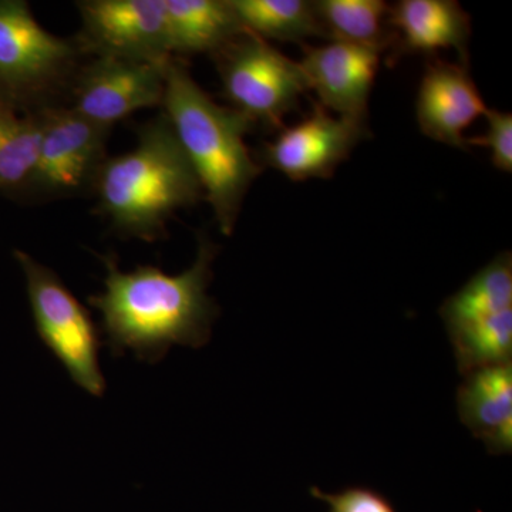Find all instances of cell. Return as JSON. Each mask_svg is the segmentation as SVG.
Masks as SVG:
<instances>
[{"label":"cell","instance_id":"1","mask_svg":"<svg viewBox=\"0 0 512 512\" xmlns=\"http://www.w3.org/2000/svg\"><path fill=\"white\" fill-rule=\"evenodd\" d=\"M217 245L201 237L197 258L180 275L153 265L121 272L116 259L104 258V292L89 303L101 313V329L113 356L133 350L137 359L158 363L173 345L200 349L210 342L220 308L208 295Z\"/></svg>","mask_w":512,"mask_h":512},{"label":"cell","instance_id":"2","mask_svg":"<svg viewBox=\"0 0 512 512\" xmlns=\"http://www.w3.org/2000/svg\"><path fill=\"white\" fill-rule=\"evenodd\" d=\"M163 107L222 234L231 235L247 192L262 173L245 144L255 124L215 103L174 57L165 70Z\"/></svg>","mask_w":512,"mask_h":512},{"label":"cell","instance_id":"3","mask_svg":"<svg viewBox=\"0 0 512 512\" xmlns=\"http://www.w3.org/2000/svg\"><path fill=\"white\" fill-rule=\"evenodd\" d=\"M93 187L113 228L147 242L163 237L175 211L192 207L204 197L164 113L141 128L133 150L106 158Z\"/></svg>","mask_w":512,"mask_h":512},{"label":"cell","instance_id":"4","mask_svg":"<svg viewBox=\"0 0 512 512\" xmlns=\"http://www.w3.org/2000/svg\"><path fill=\"white\" fill-rule=\"evenodd\" d=\"M457 369L512 362V255L501 252L440 308Z\"/></svg>","mask_w":512,"mask_h":512},{"label":"cell","instance_id":"5","mask_svg":"<svg viewBox=\"0 0 512 512\" xmlns=\"http://www.w3.org/2000/svg\"><path fill=\"white\" fill-rule=\"evenodd\" d=\"M82 52L47 32L23 0H0V106L13 113L42 106L62 87Z\"/></svg>","mask_w":512,"mask_h":512},{"label":"cell","instance_id":"6","mask_svg":"<svg viewBox=\"0 0 512 512\" xmlns=\"http://www.w3.org/2000/svg\"><path fill=\"white\" fill-rule=\"evenodd\" d=\"M15 258L25 274L37 335L77 386L92 396H103L101 340L90 312L52 269L23 251H15Z\"/></svg>","mask_w":512,"mask_h":512},{"label":"cell","instance_id":"7","mask_svg":"<svg viewBox=\"0 0 512 512\" xmlns=\"http://www.w3.org/2000/svg\"><path fill=\"white\" fill-rule=\"evenodd\" d=\"M214 56L232 109L254 124L281 130L309 92L301 64L252 33L235 37Z\"/></svg>","mask_w":512,"mask_h":512},{"label":"cell","instance_id":"8","mask_svg":"<svg viewBox=\"0 0 512 512\" xmlns=\"http://www.w3.org/2000/svg\"><path fill=\"white\" fill-rule=\"evenodd\" d=\"M40 140L32 173L16 194L36 198L64 197L93 187L106 161L111 128L64 107L36 111Z\"/></svg>","mask_w":512,"mask_h":512},{"label":"cell","instance_id":"9","mask_svg":"<svg viewBox=\"0 0 512 512\" xmlns=\"http://www.w3.org/2000/svg\"><path fill=\"white\" fill-rule=\"evenodd\" d=\"M165 62L96 57L77 76L74 111L100 126L111 128L136 111L163 106Z\"/></svg>","mask_w":512,"mask_h":512},{"label":"cell","instance_id":"10","mask_svg":"<svg viewBox=\"0 0 512 512\" xmlns=\"http://www.w3.org/2000/svg\"><path fill=\"white\" fill-rule=\"evenodd\" d=\"M369 137L367 121L332 116L316 104L308 117L282 127L274 141L265 143L259 158L293 181L330 178Z\"/></svg>","mask_w":512,"mask_h":512},{"label":"cell","instance_id":"11","mask_svg":"<svg viewBox=\"0 0 512 512\" xmlns=\"http://www.w3.org/2000/svg\"><path fill=\"white\" fill-rule=\"evenodd\" d=\"M77 45L96 57L165 62L168 52L164 0H86L79 3Z\"/></svg>","mask_w":512,"mask_h":512},{"label":"cell","instance_id":"12","mask_svg":"<svg viewBox=\"0 0 512 512\" xmlns=\"http://www.w3.org/2000/svg\"><path fill=\"white\" fill-rule=\"evenodd\" d=\"M382 55L370 47L332 40L323 46H306L299 64L319 106L346 119L367 121Z\"/></svg>","mask_w":512,"mask_h":512},{"label":"cell","instance_id":"13","mask_svg":"<svg viewBox=\"0 0 512 512\" xmlns=\"http://www.w3.org/2000/svg\"><path fill=\"white\" fill-rule=\"evenodd\" d=\"M487 110L468 63L434 59L426 64L416 100L417 123L424 136L467 150L464 133Z\"/></svg>","mask_w":512,"mask_h":512},{"label":"cell","instance_id":"14","mask_svg":"<svg viewBox=\"0 0 512 512\" xmlns=\"http://www.w3.org/2000/svg\"><path fill=\"white\" fill-rule=\"evenodd\" d=\"M389 25L394 35L389 62L393 56L454 49L460 62L468 63L471 19L454 0H402L390 6Z\"/></svg>","mask_w":512,"mask_h":512},{"label":"cell","instance_id":"15","mask_svg":"<svg viewBox=\"0 0 512 512\" xmlns=\"http://www.w3.org/2000/svg\"><path fill=\"white\" fill-rule=\"evenodd\" d=\"M456 394L458 417L488 453L512 451V362L471 370Z\"/></svg>","mask_w":512,"mask_h":512},{"label":"cell","instance_id":"16","mask_svg":"<svg viewBox=\"0 0 512 512\" xmlns=\"http://www.w3.org/2000/svg\"><path fill=\"white\" fill-rule=\"evenodd\" d=\"M168 52L215 53L245 32L229 0H164Z\"/></svg>","mask_w":512,"mask_h":512},{"label":"cell","instance_id":"17","mask_svg":"<svg viewBox=\"0 0 512 512\" xmlns=\"http://www.w3.org/2000/svg\"><path fill=\"white\" fill-rule=\"evenodd\" d=\"M316 13L325 35L336 42L350 43L386 52L394 46L389 25L390 6L382 0H319Z\"/></svg>","mask_w":512,"mask_h":512},{"label":"cell","instance_id":"18","mask_svg":"<svg viewBox=\"0 0 512 512\" xmlns=\"http://www.w3.org/2000/svg\"><path fill=\"white\" fill-rule=\"evenodd\" d=\"M242 29L261 39L301 42L326 36L315 3L306 0H229Z\"/></svg>","mask_w":512,"mask_h":512},{"label":"cell","instance_id":"19","mask_svg":"<svg viewBox=\"0 0 512 512\" xmlns=\"http://www.w3.org/2000/svg\"><path fill=\"white\" fill-rule=\"evenodd\" d=\"M40 124L36 113L19 116L0 107V191L15 194L36 163Z\"/></svg>","mask_w":512,"mask_h":512},{"label":"cell","instance_id":"20","mask_svg":"<svg viewBox=\"0 0 512 512\" xmlns=\"http://www.w3.org/2000/svg\"><path fill=\"white\" fill-rule=\"evenodd\" d=\"M487 133L476 138H467L468 146L487 147L491 153V163L497 170L512 173V114L488 109Z\"/></svg>","mask_w":512,"mask_h":512},{"label":"cell","instance_id":"21","mask_svg":"<svg viewBox=\"0 0 512 512\" xmlns=\"http://www.w3.org/2000/svg\"><path fill=\"white\" fill-rule=\"evenodd\" d=\"M311 494L328 504L329 512H396L382 494L369 488L350 487L340 493L329 494L312 487Z\"/></svg>","mask_w":512,"mask_h":512},{"label":"cell","instance_id":"22","mask_svg":"<svg viewBox=\"0 0 512 512\" xmlns=\"http://www.w3.org/2000/svg\"><path fill=\"white\" fill-rule=\"evenodd\" d=\"M0 107H3V106H0Z\"/></svg>","mask_w":512,"mask_h":512}]
</instances>
